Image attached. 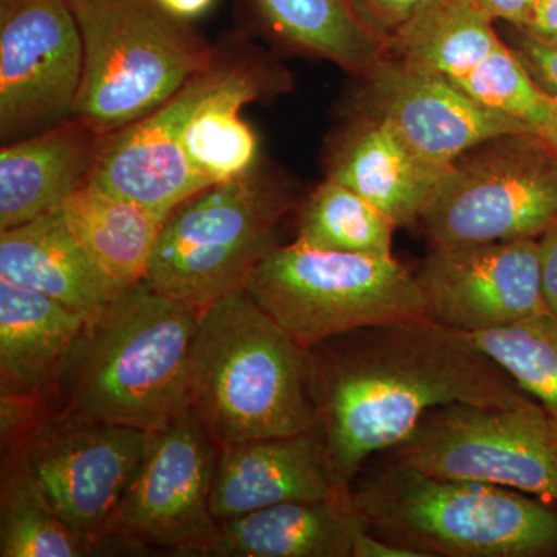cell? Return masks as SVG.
I'll use <instances>...</instances> for the list:
<instances>
[{
    "mask_svg": "<svg viewBox=\"0 0 557 557\" xmlns=\"http://www.w3.org/2000/svg\"><path fill=\"white\" fill-rule=\"evenodd\" d=\"M247 292L306 350L359 329L429 317L416 274L394 256L296 240L263 259Z\"/></svg>",
    "mask_w": 557,
    "mask_h": 557,
    "instance_id": "52a82bcc",
    "label": "cell"
},
{
    "mask_svg": "<svg viewBox=\"0 0 557 557\" xmlns=\"http://www.w3.org/2000/svg\"><path fill=\"white\" fill-rule=\"evenodd\" d=\"M536 137L544 141L557 156V98L549 109L547 119L539 124Z\"/></svg>",
    "mask_w": 557,
    "mask_h": 557,
    "instance_id": "8d00e7d4",
    "label": "cell"
},
{
    "mask_svg": "<svg viewBox=\"0 0 557 557\" xmlns=\"http://www.w3.org/2000/svg\"><path fill=\"white\" fill-rule=\"evenodd\" d=\"M542 90L557 98V42L515 27L507 42Z\"/></svg>",
    "mask_w": 557,
    "mask_h": 557,
    "instance_id": "f546056e",
    "label": "cell"
},
{
    "mask_svg": "<svg viewBox=\"0 0 557 557\" xmlns=\"http://www.w3.org/2000/svg\"><path fill=\"white\" fill-rule=\"evenodd\" d=\"M335 494L318 426L220 448L211 512L222 522L285 502L321 500Z\"/></svg>",
    "mask_w": 557,
    "mask_h": 557,
    "instance_id": "2e32d148",
    "label": "cell"
},
{
    "mask_svg": "<svg viewBox=\"0 0 557 557\" xmlns=\"http://www.w3.org/2000/svg\"><path fill=\"white\" fill-rule=\"evenodd\" d=\"M95 549L60 518L33 478L22 450L3 465L0 556L83 557Z\"/></svg>",
    "mask_w": 557,
    "mask_h": 557,
    "instance_id": "484cf974",
    "label": "cell"
},
{
    "mask_svg": "<svg viewBox=\"0 0 557 557\" xmlns=\"http://www.w3.org/2000/svg\"><path fill=\"white\" fill-rule=\"evenodd\" d=\"M61 209L69 228L106 276L121 288L145 281L170 214L90 185Z\"/></svg>",
    "mask_w": 557,
    "mask_h": 557,
    "instance_id": "cb8c5ba5",
    "label": "cell"
},
{
    "mask_svg": "<svg viewBox=\"0 0 557 557\" xmlns=\"http://www.w3.org/2000/svg\"><path fill=\"white\" fill-rule=\"evenodd\" d=\"M370 533L421 557H545L557 553L549 502L507 487L440 478L387 460L351 486Z\"/></svg>",
    "mask_w": 557,
    "mask_h": 557,
    "instance_id": "277c9868",
    "label": "cell"
},
{
    "mask_svg": "<svg viewBox=\"0 0 557 557\" xmlns=\"http://www.w3.org/2000/svg\"><path fill=\"white\" fill-rule=\"evenodd\" d=\"M83 40L73 115L101 135L150 115L201 69L215 46L153 0H69Z\"/></svg>",
    "mask_w": 557,
    "mask_h": 557,
    "instance_id": "5b68a950",
    "label": "cell"
},
{
    "mask_svg": "<svg viewBox=\"0 0 557 557\" xmlns=\"http://www.w3.org/2000/svg\"><path fill=\"white\" fill-rule=\"evenodd\" d=\"M288 208L284 190L258 168L208 186L168 215L145 281L201 313L247 289L277 247L278 223Z\"/></svg>",
    "mask_w": 557,
    "mask_h": 557,
    "instance_id": "8992f818",
    "label": "cell"
},
{
    "mask_svg": "<svg viewBox=\"0 0 557 557\" xmlns=\"http://www.w3.org/2000/svg\"><path fill=\"white\" fill-rule=\"evenodd\" d=\"M493 20H502L512 27H523L536 0H474Z\"/></svg>",
    "mask_w": 557,
    "mask_h": 557,
    "instance_id": "836d02e7",
    "label": "cell"
},
{
    "mask_svg": "<svg viewBox=\"0 0 557 557\" xmlns=\"http://www.w3.org/2000/svg\"><path fill=\"white\" fill-rule=\"evenodd\" d=\"M104 135L72 115L0 149V231L62 208L89 183Z\"/></svg>",
    "mask_w": 557,
    "mask_h": 557,
    "instance_id": "e0dca14e",
    "label": "cell"
},
{
    "mask_svg": "<svg viewBox=\"0 0 557 557\" xmlns=\"http://www.w3.org/2000/svg\"><path fill=\"white\" fill-rule=\"evenodd\" d=\"M0 281L49 296L87 318L124 289L90 259L61 208L0 231Z\"/></svg>",
    "mask_w": 557,
    "mask_h": 557,
    "instance_id": "ac0fdd59",
    "label": "cell"
},
{
    "mask_svg": "<svg viewBox=\"0 0 557 557\" xmlns=\"http://www.w3.org/2000/svg\"><path fill=\"white\" fill-rule=\"evenodd\" d=\"M434 248L541 239L557 226V156L534 135L456 163L421 214Z\"/></svg>",
    "mask_w": 557,
    "mask_h": 557,
    "instance_id": "ba28073f",
    "label": "cell"
},
{
    "mask_svg": "<svg viewBox=\"0 0 557 557\" xmlns=\"http://www.w3.org/2000/svg\"><path fill=\"white\" fill-rule=\"evenodd\" d=\"M456 86L480 104L523 121L534 131V137L556 101L531 78L505 40Z\"/></svg>",
    "mask_w": 557,
    "mask_h": 557,
    "instance_id": "f1b7e54d",
    "label": "cell"
},
{
    "mask_svg": "<svg viewBox=\"0 0 557 557\" xmlns=\"http://www.w3.org/2000/svg\"><path fill=\"white\" fill-rule=\"evenodd\" d=\"M245 47L242 36L223 40L207 67L190 76L170 100L108 135L87 185L164 214L208 188L186 160L180 137L197 106L236 67Z\"/></svg>",
    "mask_w": 557,
    "mask_h": 557,
    "instance_id": "4fadbf2b",
    "label": "cell"
},
{
    "mask_svg": "<svg viewBox=\"0 0 557 557\" xmlns=\"http://www.w3.org/2000/svg\"><path fill=\"white\" fill-rule=\"evenodd\" d=\"M148 440V431L65 410L40 421L21 450L54 511L97 552L113 541Z\"/></svg>",
    "mask_w": 557,
    "mask_h": 557,
    "instance_id": "8fae6325",
    "label": "cell"
},
{
    "mask_svg": "<svg viewBox=\"0 0 557 557\" xmlns=\"http://www.w3.org/2000/svg\"><path fill=\"white\" fill-rule=\"evenodd\" d=\"M249 50L245 47L236 67L197 106L180 137L190 168L209 186L258 168V135L240 113L277 90V75Z\"/></svg>",
    "mask_w": 557,
    "mask_h": 557,
    "instance_id": "ffe728a7",
    "label": "cell"
},
{
    "mask_svg": "<svg viewBox=\"0 0 557 557\" xmlns=\"http://www.w3.org/2000/svg\"><path fill=\"white\" fill-rule=\"evenodd\" d=\"M164 13L174 20L194 24L214 9L218 0H153Z\"/></svg>",
    "mask_w": 557,
    "mask_h": 557,
    "instance_id": "d590c367",
    "label": "cell"
},
{
    "mask_svg": "<svg viewBox=\"0 0 557 557\" xmlns=\"http://www.w3.org/2000/svg\"><path fill=\"white\" fill-rule=\"evenodd\" d=\"M388 454V460L428 474L557 504V429L536 401L520 408L442 406Z\"/></svg>",
    "mask_w": 557,
    "mask_h": 557,
    "instance_id": "9c48e42d",
    "label": "cell"
},
{
    "mask_svg": "<svg viewBox=\"0 0 557 557\" xmlns=\"http://www.w3.org/2000/svg\"><path fill=\"white\" fill-rule=\"evenodd\" d=\"M189 391L190 408L219 448L318 428L306 348L247 289L201 311Z\"/></svg>",
    "mask_w": 557,
    "mask_h": 557,
    "instance_id": "3957f363",
    "label": "cell"
},
{
    "mask_svg": "<svg viewBox=\"0 0 557 557\" xmlns=\"http://www.w3.org/2000/svg\"><path fill=\"white\" fill-rule=\"evenodd\" d=\"M307 357L325 463L341 496H351L370 458L401 445L431 410L534 401L468 333L429 317L359 329Z\"/></svg>",
    "mask_w": 557,
    "mask_h": 557,
    "instance_id": "6da1fadb",
    "label": "cell"
},
{
    "mask_svg": "<svg viewBox=\"0 0 557 557\" xmlns=\"http://www.w3.org/2000/svg\"><path fill=\"white\" fill-rule=\"evenodd\" d=\"M369 116L391 127L420 159L450 171L487 143L534 135L527 123L480 104L453 81L384 57L366 76Z\"/></svg>",
    "mask_w": 557,
    "mask_h": 557,
    "instance_id": "5bb4252c",
    "label": "cell"
},
{
    "mask_svg": "<svg viewBox=\"0 0 557 557\" xmlns=\"http://www.w3.org/2000/svg\"><path fill=\"white\" fill-rule=\"evenodd\" d=\"M83 70V40L69 0H0L2 145L72 116Z\"/></svg>",
    "mask_w": 557,
    "mask_h": 557,
    "instance_id": "7c38bea8",
    "label": "cell"
},
{
    "mask_svg": "<svg viewBox=\"0 0 557 557\" xmlns=\"http://www.w3.org/2000/svg\"><path fill=\"white\" fill-rule=\"evenodd\" d=\"M351 557H421L413 549L403 547L387 539L370 533L368 528H362L354 542Z\"/></svg>",
    "mask_w": 557,
    "mask_h": 557,
    "instance_id": "d6a6232c",
    "label": "cell"
},
{
    "mask_svg": "<svg viewBox=\"0 0 557 557\" xmlns=\"http://www.w3.org/2000/svg\"><path fill=\"white\" fill-rule=\"evenodd\" d=\"M200 313L141 281L87 318L62 366L70 412L157 431L190 408V348Z\"/></svg>",
    "mask_w": 557,
    "mask_h": 557,
    "instance_id": "7a4b0ae2",
    "label": "cell"
},
{
    "mask_svg": "<svg viewBox=\"0 0 557 557\" xmlns=\"http://www.w3.org/2000/svg\"><path fill=\"white\" fill-rule=\"evenodd\" d=\"M449 172L420 159L391 127L368 116L333 153L329 178L364 197L399 228L420 220Z\"/></svg>",
    "mask_w": 557,
    "mask_h": 557,
    "instance_id": "7402d4cb",
    "label": "cell"
},
{
    "mask_svg": "<svg viewBox=\"0 0 557 557\" xmlns=\"http://www.w3.org/2000/svg\"><path fill=\"white\" fill-rule=\"evenodd\" d=\"M362 20L381 35H394L434 0H350Z\"/></svg>",
    "mask_w": 557,
    "mask_h": 557,
    "instance_id": "4dcf8cb0",
    "label": "cell"
},
{
    "mask_svg": "<svg viewBox=\"0 0 557 557\" xmlns=\"http://www.w3.org/2000/svg\"><path fill=\"white\" fill-rule=\"evenodd\" d=\"M362 528L351 496L285 502L219 522L211 556L351 557Z\"/></svg>",
    "mask_w": 557,
    "mask_h": 557,
    "instance_id": "44dd1931",
    "label": "cell"
},
{
    "mask_svg": "<svg viewBox=\"0 0 557 557\" xmlns=\"http://www.w3.org/2000/svg\"><path fill=\"white\" fill-rule=\"evenodd\" d=\"M523 30L557 42V0H536Z\"/></svg>",
    "mask_w": 557,
    "mask_h": 557,
    "instance_id": "e575fe53",
    "label": "cell"
},
{
    "mask_svg": "<svg viewBox=\"0 0 557 557\" xmlns=\"http://www.w3.org/2000/svg\"><path fill=\"white\" fill-rule=\"evenodd\" d=\"M416 276L429 318L468 335L548 310L539 239L432 247Z\"/></svg>",
    "mask_w": 557,
    "mask_h": 557,
    "instance_id": "9a60e30c",
    "label": "cell"
},
{
    "mask_svg": "<svg viewBox=\"0 0 557 557\" xmlns=\"http://www.w3.org/2000/svg\"><path fill=\"white\" fill-rule=\"evenodd\" d=\"M493 22L474 0H434L388 36L386 57L457 84L504 42Z\"/></svg>",
    "mask_w": 557,
    "mask_h": 557,
    "instance_id": "d4e9b609",
    "label": "cell"
},
{
    "mask_svg": "<svg viewBox=\"0 0 557 557\" xmlns=\"http://www.w3.org/2000/svg\"><path fill=\"white\" fill-rule=\"evenodd\" d=\"M252 20L285 46L366 78L387 54V38L350 0H239Z\"/></svg>",
    "mask_w": 557,
    "mask_h": 557,
    "instance_id": "603a6c76",
    "label": "cell"
},
{
    "mask_svg": "<svg viewBox=\"0 0 557 557\" xmlns=\"http://www.w3.org/2000/svg\"><path fill=\"white\" fill-rule=\"evenodd\" d=\"M219 453L193 408L149 432L145 456L116 512L113 541L211 556L219 533L211 512Z\"/></svg>",
    "mask_w": 557,
    "mask_h": 557,
    "instance_id": "30bf717a",
    "label": "cell"
},
{
    "mask_svg": "<svg viewBox=\"0 0 557 557\" xmlns=\"http://www.w3.org/2000/svg\"><path fill=\"white\" fill-rule=\"evenodd\" d=\"M397 228L364 197L327 177L300 208L296 242L327 251L394 256Z\"/></svg>",
    "mask_w": 557,
    "mask_h": 557,
    "instance_id": "4316f807",
    "label": "cell"
},
{
    "mask_svg": "<svg viewBox=\"0 0 557 557\" xmlns=\"http://www.w3.org/2000/svg\"><path fill=\"white\" fill-rule=\"evenodd\" d=\"M469 336L541 405L557 429V314L542 311L518 324Z\"/></svg>",
    "mask_w": 557,
    "mask_h": 557,
    "instance_id": "83f0119b",
    "label": "cell"
},
{
    "mask_svg": "<svg viewBox=\"0 0 557 557\" xmlns=\"http://www.w3.org/2000/svg\"><path fill=\"white\" fill-rule=\"evenodd\" d=\"M539 259L545 304L557 314V226L539 239Z\"/></svg>",
    "mask_w": 557,
    "mask_h": 557,
    "instance_id": "1f68e13d",
    "label": "cell"
},
{
    "mask_svg": "<svg viewBox=\"0 0 557 557\" xmlns=\"http://www.w3.org/2000/svg\"><path fill=\"white\" fill-rule=\"evenodd\" d=\"M86 321L49 296L0 281L2 403L16 405L57 387Z\"/></svg>",
    "mask_w": 557,
    "mask_h": 557,
    "instance_id": "d6986e66",
    "label": "cell"
}]
</instances>
